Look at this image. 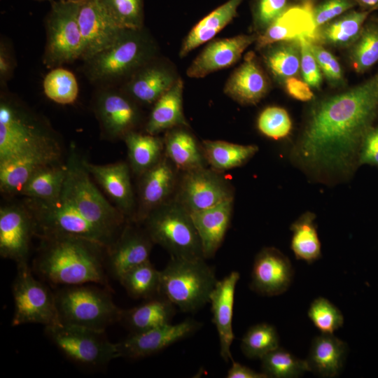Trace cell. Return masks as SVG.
<instances>
[{
    "label": "cell",
    "instance_id": "6da1fadb",
    "mask_svg": "<svg viewBox=\"0 0 378 378\" xmlns=\"http://www.w3.org/2000/svg\"><path fill=\"white\" fill-rule=\"evenodd\" d=\"M378 116V69L365 81L312 108L291 150L296 167L313 181L335 185L359 165L363 140Z\"/></svg>",
    "mask_w": 378,
    "mask_h": 378
},
{
    "label": "cell",
    "instance_id": "7a4b0ae2",
    "mask_svg": "<svg viewBox=\"0 0 378 378\" xmlns=\"http://www.w3.org/2000/svg\"><path fill=\"white\" fill-rule=\"evenodd\" d=\"M39 238L41 244L31 269L41 279L52 285L94 284L111 290L106 247L74 236Z\"/></svg>",
    "mask_w": 378,
    "mask_h": 378
},
{
    "label": "cell",
    "instance_id": "3957f363",
    "mask_svg": "<svg viewBox=\"0 0 378 378\" xmlns=\"http://www.w3.org/2000/svg\"><path fill=\"white\" fill-rule=\"evenodd\" d=\"M156 57L155 42L144 28L123 29L107 48L83 61V72L97 87H119Z\"/></svg>",
    "mask_w": 378,
    "mask_h": 378
},
{
    "label": "cell",
    "instance_id": "277c9868",
    "mask_svg": "<svg viewBox=\"0 0 378 378\" xmlns=\"http://www.w3.org/2000/svg\"><path fill=\"white\" fill-rule=\"evenodd\" d=\"M5 88L0 96V162L59 148L48 122Z\"/></svg>",
    "mask_w": 378,
    "mask_h": 378
},
{
    "label": "cell",
    "instance_id": "5b68a950",
    "mask_svg": "<svg viewBox=\"0 0 378 378\" xmlns=\"http://www.w3.org/2000/svg\"><path fill=\"white\" fill-rule=\"evenodd\" d=\"M71 150L66 163V174L60 197L116 241L127 220L102 195L93 183L83 159L78 156L74 148Z\"/></svg>",
    "mask_w": 378,
    "mask_h": 378
},
{
    "label": "cell",
    "instance_id": "8992f818",
    "mask_svg": "<svg viewBox=\"0 0 378 378\" xmlns=\"http://www.w3.org/2000/svg\"><path fill=\"white\" fill-rule=\"evenodd\" d=\"M217 281L214 267L205 259L171 257L160 271V295L182 312H192L209 302Z\"/></svg>",
    "mask_w": 378,
    "mask_h": 378
},
{
    "label": "cell",
    "instance_id": "52a82bcc",
    "mask_svg": "<svg viewBox=\"0 0 378 378\" xmlns=\"http://www.w3.org/2000/svg\"><path fill=\"white\" fill-rule=\"evenodd\" d=\"M89 284L63 286L55 292L60 322L105 330L119 322L122 309L109 289Z\"/></svg>",
    "mask_w": 378,
    "mask_h": 378
},
{
    "label": "cell",
    "instance_id": "ba28073f",
    "mask_svg": "<svg viewBox=\"0 0 378 378\" xmlns=\"http://www.w3.org/2000/svg\"><path fill=\"white\" fill-rule=\"evenodd\" d=\"M142 223L154 244L171 257L205 259L190 214L174 199L152 211Z\"/></svg>",
    "mask_w": 378,
    "mask_h": 378
},
{
    "label": "cell",
    "instance_id": "9c48e42d",
    "mask_svg": "<svg viewBox=\"0 0 378 378\" xmlns=\"http://www.w3.org/2000/svg\"><path fill=\"white\" fill-rule=\"evenodd\" d=\"M45 333L64 356L83 368L103 369L120 357L117 343L108 340L105 330L60 322L46 326Z\"/></svg>",
    "mask_w": 378,
    "mask_h": 378
},
{
    "label": "cell",
    "instance_id": "30bf717a",
    "mask_svg": "<svg viewBox=\"0 0 378 378\" xmlns=\"http://www.w3.org/2000/svg\"><path fill=\"white\" fill-rule=\"evenodd\" d=\"M81 2L51 1L46 20V41L42 57L48 69L80 59L82 38L78 24Z\"/></svg>",
    "mask_w": 378,
    "mask_h": 378
},
{
    "label": "cell",
    "instance_id": "8fae6325",
    "mask_svg": "<svg viewBox=\"0 0 378 378\" xmlns=\"http://www.w3.org/2000/svg\"><path fill=\"white\" fill-rule=\"evenodd\" d=\"M12 293L14 302L12 326L38 323L46 327L60 323L55 292L35 278L28 263L17 265Z\"/></svg>",
    "mask_w": 378,
    "mask_h": 378
},
{
    "label": "cell",
    "instance_id": "7c38bea8",
    "mask_svg": "<svg viewBox=\"0 0 378 378\" xmlns=\"http://www.w3.org/2000/svg\"><path fill=\"white\" fill-rule=\"evenodd\" d=\"M92 106L102 134L109 140L123 139L141 120L139 105L119 87L96 88Z\"/></svg>",
    "mask_w": 378,
    "mask_h": 378
},
{
    "label": "cell",
    "instance_id": "4fadbf2b",
    "mask_svg": "<svg viewBox=\"0 0 378 378\" xmlns=\"http://www.w3.org/2000/svg\"><path fill=\"white\" fill-rule=\"evenodd\" d=\"M173 198L189 214L234 199L228 182L205 167L183 172Z\"/></svg>",
    "mask_w": 378,
    "mask_h": 378
},
{
    "label": "cell",
    "instance_id": "5bb4252c",
    "mask_svg": "<svg viewBox=\"0 0 378 378\" xmlns=\"http://www.w3.org/2000/svg\"><path fill=\"white\" fill-rule=\"evenodd\" d=\"M34 216L26 205L7 204L0 209V255L17 265L28 263L31 237L35 235Z\"/></svg>",
    "mask_w": 378,
    "mask_h": 378
},
{
    "label": "cell",
    "instance_id": "9a60e30c",
    "mask_svg": "<svg viewBox=\"0 0 378 378\" xmlns=\"http://www.w3.org/2000/svg\"><path fill=\"white\" fill-rule=\"evenodd\" d=\"M201 326L192 318H186L176 324L169 323L145 332L130 333L117 343L119 356L130 359L149 356L192 335Z\"/></svg>",
    "mask_w": 378,
    "mask_h": 378
},
{
    "label": "cell",
    "instance_id": "2e32d148",
    "mask_svg": "<svg viewBox=\"0 0 378 378\" xmlns=\"http://www.w3.org/2000/svg\"><path fill=\"white\" fill-rule=\"evenodd\" d=\"M177 170L164 153L155 164L140 176L139 207L130 221L142 223L152 211L172 200L178 182Z\"/></svg>",
    "mask_w": 378,
    "mask_h": 378
},
{
    "label": "cell",
    "instance_id": "e0dca14e",
    "mask_svg": "<svg viewBox=\"0 0 378 378\" xmlns=\"http://www.w3.org/2000/svg\"><path fill=\"white\" fill-rule=\"evenodd\" d=\"M127 220L114 244L107 249L106 267L120 281L129 270L149 260L154 243L145 230Z\"/></svg>",
    "mask_w": 378,
    "mask_h": 378
},
{
    "label": "cell",
    "instance_id": "ac0fdd59",
    "mask_svg": "<svg viewBox=\"0 0 378 378\" xmlns=\"http://www.w3.org/2000/svg\"><path fill=\"white\" fill-rule=\"evenodd\" d=\"M258 35L239 34L210 41L193 59L186 71L188 77L202 78L210 74L232 66L241 57Z\"/></svg>",
    "mask_w": 378,
    "mask_h": 378
},
{
    "label": "cell",
    "instance_id": "d6986e66",
    "mask_svg": "<svg viewBox=\"0 0 378 378\" xmlns=\"http://www.w3.org/2000/svg\"><path fill=\"white\" fill-rule=\"evenodd\" d=\"M293 276L288 257L276 248L265 247L255 258L250 288L261 295H279L290 287Z\"/></svg>",
    "mask_w": 378,
    "mask_h": 378
},
{
    "label": "cell",
    "instance_id": "ffe728a7",
    "mask_svg": "<svg viewBox=\"0 0 378 378\" xmlns=\"http://www.w3.org/2000/svg\"><path fill=\"white\" fill-rule=\"evenodd\" d=\"M78 24L82 38V61L109 46L123 29L109 19L97 0L80 3Z\"/></svg>",
    "mask_w": 378,
    "mask_h": 378
},
{
    "label": "cell",
    "instance_id": "44dd1931",
    "mask_svg": "<svg viewBox=\"0 0 378 378\" xmlns=\"http://www.w3.org/2000/svg\"><path fill=\"white\" fill-rule=\"evenodd\" d=\"M157 59L155 57L146 62L119 86L139 105H153L178 78Z\"/></svg>",
    "mask_w": 378,
    "mask_h": 378
},
{
    "label": "cell",
    "instance_id": "7402d4cb",
    "mask_svg": "<svg viewBox=\"0 0 378 378\" xmlns=\"http://www.w3.org/2000/svg\"><path fill=\"white\" fill-rule=\"evenodd\" d=\"M270 83L255 54L248 52L241 64L230 74L224 92L242 105L258 103L269 92Z\"/></svg>",
    "mask_w": 378,
    "mask_h": 378
},
{
    "label": "cell",
    "instance_id": "603a6c76",
    "mask_svg": "<svg viewBox=\"0 0 378 378\" xmlns=\"http://www.w3.org/2000/svg\"><path fill=\"white\" fill-rule=\"evenodd\" d=\"M240 274L232 271L218 281L210 295L212 323L216 326L220 342L221 358L228 362L232 360L230 347L234 339L232 318L235 288Z\"/></svg>",
    "mask_w": 378,
    "mask_h": 378
},
{
    "label": "cell",
    "instance_id": "cb8c5ba5",
    "mask_svg": "<svg viewBox=\"0 0 378 378\" xmlns=\"http://www.w3.org/2000/svg\"><path fill=\"white\" fill-rule=\"evenodd\" d=\"M83 163L92 177L115 203V207L127 220H132L135 213V201L130 167L125 162L96 164L83 159Z\"/></svg>",
    "mask_w": 378,
    "mask_h": 378
},
{
    "label": "cell",
    "instance_id": "d4e9b609",
    "mask_svg": "<svg viewBox=\"0 0 378 378\" xmlns=\"http://www.w3.org/2000/svg\"><path fill=\"white\" fill-rule=\"evenodd\" d=\"M313 3H302L290 5L263 32L258 34L255 48L264 47L281 41L298 39L307 37L312 40L315 26L312 16Z\"/></svg>",
    "mask_w": 378,
    "mask_h": 378
},
{
    "label": "cell",
    "instance_id": "484cf974",
    "mask_svg": "<svg viewBox=\"0 0 378 378\" xmlns=\"http://www.w3.org/2000/svg\"><path fill=\"white\" fill-rule=\"evenodd\" d=\"M59 148H51L0 162V188L7 195L20 193L22 189L40 168L59 162Z\"/></svg>",
    "mask_w": 378,
    "mask_h": 378
},
{
    "label": "cell",
    "instance_id": "4316f807",
    "mask_svg": "<svg viewBox=\"0 0 378 378\" xmlns=\"http://www.w3.org/2000/svg\"><path fill=\"white\" fill-rule=\"evenodd\" d=\"M233 201L234 199L230 200L190 214L205 259L214 257L223 241L232 218Z\"/></svg>",
    "mask_w": 378,
    "mask_h": 378
},
{
    "label": "cell",
    "instance_id": "83f0119b",
    "mask_svg": "<svg viewBox=\"0 0 378 378\" xmlns=\"http://www.w3.org/2000/svg\"><path fill=\"white\" fill-rule=\"evenodd\" d=\"M183 81L178 77L173 86L153 105L145 125L146 133L158 135L177 127H188L183 108Z\"/></svg>",
    "mask_w": 378,
    "mask_h": 378
},
{
    "label": "cell",
    "instance_id": "f1b7e54d",
    "mask_svg": "<svg viewBox=\"0 0 378 378\" xmlns=\"http://www.w3.org/2000/svg\"><path fill=\"white\" fill-rule=\"evenodd\" d=\"M370 10H349L316 29L312 42L323 46L349 48L358 38Z\"/></svg>",
    "mask_w": 378,
    "mask_h": 378
},
{
    "label": "cell",
    "instance_id": "f546056e",
    "mask_svg": "<svg viewBox=\"0 0 378 378\" xmlns=\"http://www.w3.org/2000/svg\"><path fill=\"white\" fill-rule=\"evenodd\" d=\"M175 305L162 295L147 299L139 306L122 309L120 322L130 333H139L167 324L174 317Z\"/></svg>",
    "mask_w": 378,
    "mask_h": 378
},
{
    "label": "cell",
    "instance_id": "4dcf8cb0",
    "mask_svg": "<svg viewBox=\"0 0 378 378\" xmlns=\"http://www.w3.org/2000/svg\"><path fill=\"white\" fill-rule=\"evenodd\" d=\"M346 344L333 334L321 333L312 340L306 359L309 371L323 377L337 376L344 365Z\"/></svg>",
    "mask_w": 378,
    "mask_h": 378
},
{
    "label": "cell",
    "instance_id": "1f68e13d",
    "mask_svg": "<svg viewBox=\"0 0 378 378\" xmlns=\"http://www.w3.org/2000/svg\"><path fill=\"white\" fill-rule=\"evenodd\" d=\"M244 0H228L200 20L183 39L180 57H184L204 43L209 42L237 15Z\"/></svg>",
    "mask_w": 378,
    "mask_h": 378
},
{
    "label": "cell",
    "instance_id": "d6a6232c",
    "mask_svg": "<svg viewBox=\"0 0 378 378\" xmlns=\"http://www.w3.org/2000/svg\"><path fill=\"white\" fill-rule=\"evenodd\" d=\"M163 140L164 154L178 170L186 172L205 167L202 146L186 127L167 130Z\"/></svg>",
    "mask_w": 378,
    "mask_h": 378
},
{
    "label": "cell",
    "instance_id": "836d02e7",
    "mask_svg": "<svg viewBox=\"0 0 378 378\" xmlns=\"http://www.w3.org/2000/svg\"><path fill=\"white\" fill-rule=\"evenodd\" d=\"M260 50L267 71L279 83L283 84L287 78L299 74L301 61L299 38L275 42Z\"/></svg>",
    "mask_w": 378,
    "mask_h": 378
},
{
    "label": "cell",
    "instance_id": "e575fe53",
    "mask_svg": "<svg viewBox=\"0 0 378 378\" xmlns=\"http://www.w3.org/2000/svg\"><path fill=\"white\" fill-rule=\"evenodd\" d=\"M123 140L127 148L130 169L139 176L155 164L164 153V140L157 135L133 131Z\"/></svg>",
    "mask_w": 378,
    "mask_h": 378
},
{
    "label": "cell",
    "instance_id": "d590c367",
    "mask_svg": "<svg viewBox=\"0 0 378 378\" xmlns=\"http://www.w3.org/2000/svg\"><path fill=\"white\" fill-rule=\"evenodd\" d=\"M201 146L206 161L216 171L240 167L258 150L255 145H241L220 140H204Z\"/></svg>",
    "mask_w": 378,
    "mask_h": 378
},
{
    "label": "cell",
    "instance_id": "8d00e7d4",
    "mask_svg": "<svg viewBox=\"0 0 378 378\" xmlns=\"http://www.w3.org/2000/svg\"><path fill=\"white\" fill-rule=\"evenodd\" d=\"M66 174V164L57 162L47 164L32 175L20 194L43 202L54 201L61 194Z\"/></svg>",
    "mask_w": 378,
    "mask_h": 378
},
{
    "label": "cell",
    "instance_id": "74e56055",
    "mask_svg": "<svg viewBox=\"0 0 378 378\" xmlns=\"http://www.w3.org/2000/svg\"><path fill=\"white\" fill-rule=\"evenodd\" d=\"M350 64L358 74H364L378 62V16L370 15L360 34L348 48Z\"/></svg>",
    "mask_w": 378,
    "mask_h": 378
},
{
    "label": "cell",
    "instance_id": "f35d334b",
    "mask_svg": "<svg viewBox=\"0 0 378 378\" xmlns=\"http://www.w3.org/2000/svg\"><path fill=\"white\" fill-rule=\"evenodd\" d=\"M314 220L315 215L307 211L290 226L291 250L298 260L307 263H312L321 256V246Z\"/></svg>",
    "mask_w": 378,
    "mask_h": 378
},
{
    "label": "cell",
    "instance_id": "ab89813d",
    "mask_svg": "<svg viewBox=\"0 0 378 378\" xmlns=\"http://www.w3.org/2000/svg\"><path fill=\"white\" fill-rule=\"evenodd\" d=\"M119 281L132 298L147 300L160 295V271L150 260L129 270Z\"/></svg>",
    "mask_w": 378,
    "mask_h": 378
},
{
    "label": "cell",
    "instance_id": "60d3db41",
    "mask_svg": "<svg viewBox=\"0 0 378 378\" xmlns=\"http://www.w3.org/2000/svg\"><path fill=\"white\" fill-rule=\"evenodd\" d=\"M260 360L262 372L267 377H298L306 371H309L306 360L300 359L279 346L265 355Z\"/></svg>",
    "mask_w": 378,
    "mask_h": 378
},
{
    "label": "cell",
    "instance_id": "b9f144b4",
    "mask_svg": "<svg viewBox=\"0 0 378 378\" xmlns=\"http://www.w3.org/2000/svg\"><path fill=\"white\" fill-rule=\"evenodd\" d=\"M109 19L118 27L144 28V0H97Z\"/></svg>",
    "mask_w": 378,
    "mask_h": 378
},
{
    "label": "cell",
    "instance_id": "7bdbcfd3",
    "mask_svg": "<svg viewBox=\"0 0 378 378\" xmlns=\"http://www.w3.org/2000/svg\"><path fill=\"white\" fill-rule=\"evenodd\" d=\"M43 88L46 96L59 104H72L78 94L76 76L62 66L53 68L46 75Z\"/></svg>",
    "mask_w": 378,
    "mask_h": 378
},
{
    "label": "cell",
    "instance_id": "ee69618b",
    "mask_svg": "<svg viewBox=\"0 0 378 378\" xmlns=\"http://www.w3.org/2000/svg\"><path fill=\"white\" fill-rule=\"evenodd\" d=\"M279 337L274 326L267 323L251 326L241 341L243 354L250 359H260L279 347Z\"/></svg>",
    "mask_w": 378,
    "mask_h": 378
},
{
    "label": "cell",
    "instance_id": "f6af8a7d",
    "mask_svg": "<svg viewBox=\"0 0 378 378\" xmlns=\"http://www.w3.org/2000/svg\"><path fill=\"white\" fill-rule=\"evenodd\" d=\"M257 127L265 136L278 140L289 135L292 121L286 109L279 106H268L258 115Z\"/></svg>",
    "mask_w": 378,
    "mask_h": 378
},
{
    "label": "cell",
    "instance_id": "bcb514c9",
    "mask_svg": "<svg viewBox=\"0 0 378 378\" xmlns=\"http://www.w3.org/2000/svg\"><path fill=\"white\" fill-rule=\"evenodd\" d=\"M307 314L321 333L333 334L344 323L342 312L325 298H316L311 303Z\"/></svg>",
    "mask_w": 378,
    "mask_h": 378
},
{
    "label": "cell",
    "instance_id": "7dc6e473",
    "mask_svg": "<svg viewBox=\"0 0 378 378\" xmlns=\"http://www.w3.org/2000/svg\"><path fill=\"white\" fill-rule=\"evenodd\" d=\"M290 6V0H255L252 8L254 33L263 32Z\"/></svg>",
    "mask_w": 378,
    "mask_h": 378
},
{
    "label": "cell",
    "instance_id": "c3c4849f",
    "mask_svg": "<svg viewBox=\"0 0 378 378\" xmlns=\"http://www.w3.org/2000/svg\"><path fill=\"white\" fill-rule=\"evenodd\" d=\"M309 41L311 50L328 83L333 87L343 85L345 83L344 76L337 59L323 46Z\"/></svg>",
    "mask_w": 378,
    "mask_h": 378
},
{
    "label": "cell",
    "instance_id": "681fc988",
    "mask_svg": "<svg viewBox=\"0 0 378 378\" xmlns=\"http://www.w3.org/2000/svg\"><path fill=\"white\" fill-rule=\"evenodd\" d=\"M356 6L357 5L354 0H323L319 4L314 5L312 16L315 29H318Z\"/></svg>",
    "mask_w": 378,
    "mask_h": 378
},
{
    "label": "cell",
    "instance_id": "f907efd6",
    "mask_svg": "<svg viewBox=\"0 0 378 378\" xmlns=\"http://www.w3.org/2000/svg\"><path fill=\"white\" fill-rule=\"evenodd\" d=\"M301 46L300 71L303 80L312 88L318 89L322 83V73L314 56L308 38H299Z\"/></svg>",
    "mask_w": 378,
    "mask_h": 378
},
{
    "label": "cell",
    "instance_id": "816d5d0a",
    "mask_svg": "<svg viewBox=\"0 0 378 378\" xmlns=\"http://www.w3.org/2000/svg\"><path fill=\"white\" fill-rule=\"evenodd\" d=\"M359 165L378 167V127L373 126L366 133L359 153Z\"/></svg>",
    "mask_w": 378,
    "mask_h": 378
},
{
    "label": "cell",
    "instance_id": "f5cc1de1",
    "mask_svg": "<svg viewBox=\"0 0 378 378\" xmlns=\"http://www.w3.org/2000/svg\"><path fill=\"white\" fill-rule=\"evenodd\" d=\"M16 66L15 59L8 41L1 37L0 41V85L6 88L8 81L13 76Z\"/></svg>",
    "mask_w": 378,
    "mask_h": 378
},
{
    "label": "cell",
    "instance_id": "db71d44e",
    "mask_svg": "<svg viewBox=\"0 0 378 378\" xmlns=\"http://www.w3.org/2000/svg\"><path fill=\"white\" fill-rule=\"evenodd\" d=\"M283 85L286 93L295 99L309 102L314 98L312 88L305 81L296 76L287 78Z\"/></svg>",
    "mask_w": 378,
    "mask_h": 378
},
{
    "label": "cell",
    "instance_id": "11a10c76",
    "mask_svg": "<svg viewBox=\"0 0 378 378\" xmlns=\"http://www.w3.org/2000/svg\"><path fill=\"white\" fill-rule=\"evenodd\" d=\"M232 363L229 368L227 378H267L263 372H258L253 369L232 360Z\"/></svg>",
    "mask_w": 378,
    "mask_h": 378
},
{
    "label": "cell",
    "instance_id": "9f6ffc18",
    "mask_svg": "<svg viewBox=\"0 0 378 378\" xmlns=\"http://www.w3.org/2000/svg\"><path fill=\"white\" fill-rule=\"evenodd\" d=\"M359 9L374 12L378 10V0H354Z\"/></svg>",
    "mask_w": 378,
    "mask_h": 378
},
{
    "label": "cell",
    "instance_id": "6f0895ef",
    "mask_svg": "<svg viewBox=\"0 0 378 378\" xmlns=\"http://www.w3.org/2000/svg\"><path fill=\"white\" fill-rule=\"evenodd\" d=\"M300 1L299 4H302V3H307V2H309V3H313L315 0H298Z\"/></svg>",
    "mask_w": 378,
    "mask_h": 378
},
{
    "label": "cell",
    "instance_id": "680465c9",
    "mask_svg": "<svg viewBox=\"0 0 378 378\" xmlns=\"http://www.w3.org/2000/svg\"><path fill=\"white\" fill-rule=\"evenodd\" d=\"M63 1H71V2H82L85 0H59Z\"/></svg>",
    "mask_w": 378,
    "mask_h": 378
},
{
    "label": "cell",
    "instance_id": "91938a15",
    "mask_svg": "<svg viewBox=\"0 0 378 378\" xmlns=\"http://www.w3.org/2000/svg\"><path fill=\"white\" fill-rule=\"evenodd\" d=\"M37 1H47V0H37ZM48 1H52V0H48Z\"/></svg>",
    "mask_w": 378,
    "mask_h": 378
}]
</instances>
